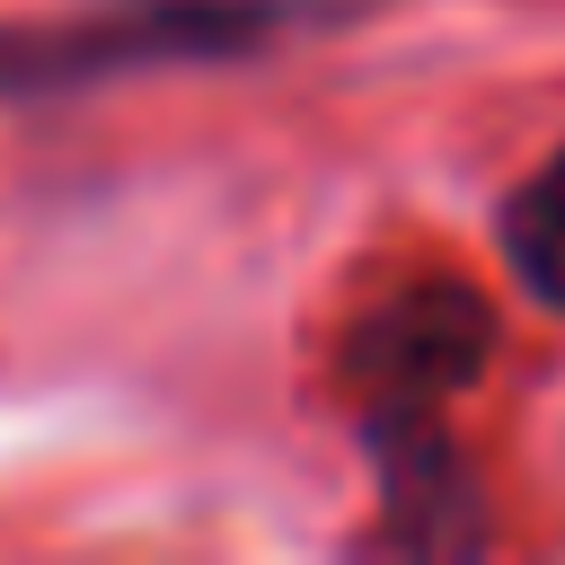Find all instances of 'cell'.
Instances as JSON below:
<instances>
[{
  "instance_id": "cell-1",
  "label": "cell",
  "mask_w": 565,
  "mask_h": 565,
  "mask_svg": "<svg viewBox=\"0 0 565 565\" xmlns=\"http://www.w3.org/2000/svg\"><path fill=\"white\" fill-rule=\"evenodd\" d=\"M494 353V309L468 282H415L380 300L344 335V380L362 397V424H433Z\"/></svg>"
},
{
  "instance_id": "cell-2",
  "label": "cell",
  "mask_w": 565,
  "mask_h": 565,
  "mask_svg": "<svg viewBox=\"0 0 565 565\" xmlns=\"http://www.w3.org/2000/svg\"><path fill=\"white\" fill-rule=\"evenodd\" d=\"M503 265L539 309H565V150L503 203Z\"/></svg>"
}]
</instances>
